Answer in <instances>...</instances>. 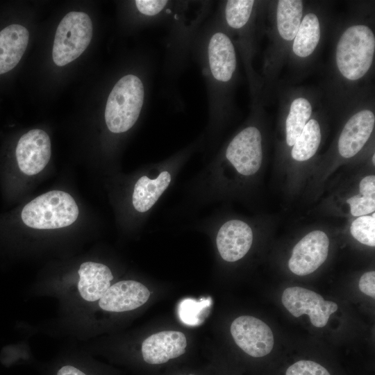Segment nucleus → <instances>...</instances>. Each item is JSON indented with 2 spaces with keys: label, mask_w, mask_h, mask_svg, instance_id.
Here are the masks:
<instances>
[{
  "label": "nucleus",
  "mask_w": 375,
  "mask_h": 375,
  "mask_svg": "<svg viewBox=\"0 0 375 375\" xmlns=\"http://www.w3.org/2000/svg\"><path fill=\"white\" fill-rule=\"evenodd\" d=\"M375 55L374 31L364 23H353L340 33L335 48L336 72L344 82L356 83L371 70Z\"/></svg>",
  "instance_id": "f257e3e1"
},
{
  "label": "nucleus",
  "mask_w": 375,
  "mask_h": 375,
  "mask_svg": "<svg viewBox=\"0 0 375 375\" xmlns=\"http://www.w3.org/2000/svg\"><path fill=\"white\" fill-rule=\"evenodd\" d=\"M304 12V4L300 0L276 1L272 41L264 64L267 81L272 83L277 76L288 51L299 27Z\"/></svg>",
  "instance_id": "f03ea898"
},
{
  "label": "nucleus",
  "mask_w": 375,
  "mask_h": 375,
  "mask_svg": "<svg viewBox=\"0 0 375 375\" xmlns=\"http://www.w3.org/2000/svg\"><path fill=\"white\" fill-rule=\"evenodd\" d=\"M144 100V87L136 75L122 76L110 92L105 108L107 128L114 133H124L136 123Z\"/></svg>",
  "instance_id": "7ed1b4c3"
},
{
  "label": "nucleus",
  "mask_w": 375,
  "mask_h": 375,
  "mask_svg": "<svg viewBox=\"0 0 375 375\" xmlns=\"http://www.w3.org/2000/svg\"><path fill=\"white\" fill-rule=\"evenodd\" d=\"M78 212V208L69 194L53 190L28 203L22 211L21 217L31 228L55 229L72 224Z\"/></svg>",
  "instance_id": "20e7f679"
},
{
  "label": "nucleus",
  "mask_w": 375,
  "mask_h": 375,
  "mask_svg": "<svg viewBox=\"0 0 375 375\" xmlns=\"http://www.w3.org/2000/svg\"><path fill=\"white\" fill-rule=\"evenodd\" d=\"M92 37V23L83 12H68L60 21L53 40L52 57L60 67L79 57L87 49Z\"/></svg>",
  "instance_id": "39448f33"
},
{
  "label": "nucleus",
  "mask_w": 375,
  "mask_h": 375,
  "mask_svg": "<svg viewBox=\"0 0 375 375\" xmlns=\"http://www.w3.org/2000/svg\"><path fill=\"white\" fill-rule=\"evenodd\" d=\"M210 79L217 90H226L233 83L237 71V54L230 35L217 30L210 35L206 51Z\"/></svg>",
  "instance_id": "423d86ee"
},
{
  "label": "nucleus",
  "mask_w": 375,
  "mask_h": 375,
  "mask_svg": "<svg viewBox=\"0 0 375 375\" xmlns=\"http://www.w3.org/2000/svg\"><path fill=\"white\" fill-rule=\"evenodd\" d=\"M281 301L292 315L299 317L308 315L311 324L317 328L325 326L331 315L338 308L335 302L326 301L320 294L301 287L286 288Z\"/></svg>",
  "instance_id": "0eeeda50"
},
{
  "label": "nucleus",
  "mask_w": 375,
  "mask_h": 375,
  "mask_svg": "<svg viewBox=\"0 0 375 375\" xmlns=\"http://www.w3.org/2000/svg\"><path fill=\"white\" fill-rule=\"evenodd\" d=\"M231 333L235 344L252 358L265 357L273 349L274 340L270 327L255 317H237L231 325Z\"/></svg>",
  "instance_id": "6e6552de"
},
{
  "label": "nucleus",
  "mask_w": 375,
  "mask_h": 375,
  "mask_svg": "<svg viewBox=\"0 0 375 375\" xmlns=\"http://www.w3.org/2000/svg\"><path fill=\"white\" fill-rule=\"evenodd\" d=\"M226 158L239 174L251 176L256 173L262 160L260 130L249 126L240 131L228 144Z\"/></svg>",
  "instance_id": "1a4fd4ad"
},
{
  "label": "nucleus",
  "mask_w": 375,
  "mask_h": 375,
  "mask_svg": "<svg viewBox=\"0 0 375 375\" xmlns=\"http://www.w3.org/2000/svg\"><path fill=\"white\" fill-rule=\"evenodd\" d=\"M328 247L329 240L324 232H310L294 247L288 261L289 269L298 276L312 273L326 260Z\"/></svg>",
  "instance_id": "9d476101"
},
{
  "label": "nucleus",
  "mask_w": 375,
  "mask_h": 375,
  "mask_svg": "<svg viewBox=\"0 0 375 375\" xmlns=\"http://www.w3.org/2000/svg\"><path fill=\"white\" fill-rule=\"evenodd\" d=\"M51 153L50 138L41 129H33L23 135L15 150L20 170L28 176L40 172L49 162Z\"/></svg>",
  "instance_id": "9b49d317"
},
{
  "label": "nucleus",
  "mask_w": 375,
  "mask_h": 375,
  "mask_svg": "<svg viewBox=\"0 0 375 375\" xmlns=\"http://www.w3.org/2000/svg\"><path fill=\"white\" fill-rule=\"evenodd\" d=\"M358 109L345 123L338 139V153L345 158L353 157L362 149L374 128L372 109L366 106Z\"/></svg>",
  "instance_id": "f8f14e48"
},
{
  "label": "nucleus",
  "mask_w": 375,
  "mask_h": 375,
  "mask_svg": "<svg viewBox=\"0 0 375 375\" xmlns=\"http://www.w3.org/2000/svg\"><path fill=\"white\" fill-rule=\"evenodd\" d=\"M253 242V232L244 222L231 219L219 229L216 244L221 257L227 262L242 258L249 251Z\"/></svg>",
  "instance_id": "ddd939ff"
},
{
  "label": "nucleus",
  "mask_w": 375,
  "mask_h": 375,
  "mask_svg": "<svg viewBox=\"0 0 375 375\" xmlns=\"http://www.w3.org/2000/svg\"><path fill=\"white\" fill-rule=\"evenodd\" d=\"M150 292L142 283L135 281H122L111 285L99 301V307L109 312H124L144 305Z\"/></svg>",
  "instance_id": "4468645a"
},
{
  "label": "nucleus",
  "mask_w": 375,
  "mask_h": 375,
  "mask_svg": "<svg viewBox=\"0 0 375 375\" xmlns=\"http://www.w3.org/2000/svg\"><path fill=\"white\" fill-rule=\"evenodd\" d=\"M185 335L180 331H164L152 334L142 344L143 360L150 365H160L185 353Z\"/></svg>",
  "instance_id": "2eb2a0df"
},
{
  "label": "nucleus",
  "mask_w": 375,
  "mask_h": 375,
  "mask_svg": "<svg viewBox=\"0 0 375 375\" xmlns=\"http://www.w3.org/2000/svg\"><path fill=\"white\" fill-rule=\"evenodd\" d=\"M78 273V292L88 301L99 300L110 287L113 279L112 274L106 265L94 262H83Z\"/></svg>",
  "instance_id": "dca6fc26"
},
{
  "label": "nucleus",
  "mask_w": 375,
  "mask_h": 375,
  "mask_svg": "<svg viewBox=\"0 0 375 375\" xmlns=\"http://www.w3.org/2000/svg\"><path fill=\"white\" fill-rule=\"evenodd\" d=\"M29 40L28 30L11 24L0 31V74L12 69L24 55Z\"/></svg>",
  "instance_id": "f3484780"
},
{
  "label": "nucleus",
  "mask_w": 375,
  "mask_h": 375,
  "mask_svg": "<svg viewBox=\"0 0 375 375\" xmlns=\"http://www.w3.org/2000/svg\"><path fill=\"white\" fill-rule=\"evenodd\" d=\"M322 33L319 15L313 11L303 14L290 49L294 59L297 62L309 59L319 46Z\"/></svg>",
  "instance_id": "a211bd4d"
},
{
  "label": "nucleus",
  "mask_w": 375,
  "mask_h": 375,
  "mask_svg": "<svg viewBox=\"0 0 375 375\" xmlns=\"http://www.w3.org/2000/svg\"><path fill=\"white\" fill-rule=\"evenodd\" d=\"M172 181L168 171L161 172L157 177L141 176L135 183L132 195L134 208L143 213L149 210L168 188Z\"/></svg>",
  "instance_id": "6ab92c4d"
},
{
  "label": "nucleus",
  "mask_w": 375,
  "mask_h": 375,
  "mask_svg": "<svg viewBox=\"0 0 375 375\" xmlns=\"http://www.w3.org/2000/svg\"><path fill=\"white\" fill-rule=\"evenodd\" d=\"M288 109L285 120V140L288 146L292 147L295 140L311 118L313 108L312 102L307 97L297 95L290 101Z\"/></svg>",
  "instance_id": "aec40b11"
},
{
  "label": "nucleus",
  "mask_w": 375,
  "mask_h": 375,
  "mask_svg": "<svg viewBox=\"0 0 375 375\" xmlns=\"http://www.w3.org/2000/svg\"><path fill=\"white\" fill-rule=\"evenodd\" d=\"M322 140V131L319 122L310 118L302 132L295 140L291 156L297 161H306L317 152Z\"/></svg>",
  "instance_id": "412c9836"
},
{
  "label": "nucleus",
  "mask_w": 375,
  "mask_h": 375,
  "mask_svg": "<svg viewBox=\"0 0 375 375\" xmlns=\"http://www.w3.org/2000/svg\"><path fill=\"white\" fill-rule=\"evenodd\" d=\"M360 194L347 199L353 216H363L374 212L375 210V176L369 175L360 182Z\"/></svg>",
  "instance_id": "4be33fe9"
},
{
  "label": "nucleus",
  "mask_w": 375,
  "mask_h": 375,
  "mask_svg": "<svg viewBox=\"0 0 375 375\" xmlns=\"http://www.w3.org/2000/svg\"><path fill=\"white\" fill-rule=\"evenodd\" d=\"M210 306V298H203L200 300L185 299L178 304V317L186 325L199 326L208 316Z\"/></svg>",
  "instance_id": "5701e85b"
},
{
  "label": "nucleus",
  "mask_w": 375,
  "mask_h": 375,
  "mask_svg": "<svg viewBox=\"0 0 375 375\" xmlns=\"http://www.w3.org/2000/svg\"><path fill=\"white\" fill-rule=\"evenodd\" d=\"M350 232L359 242L375 246V214L372 216L363 215L356 219L351 224Z\"/></svg>",
  "instance_id": "b1692460"
},
{
  "label": "nucleus",
  "mask_w": 375,
  "mask_h": 375,
  "mask_svg": "<svg viewBox=\"0 0 375 375\" xmlns=\"http://www.w3.org/2000/svg\"><path fill=\"white\" fill-rule=\"evenodd\" d=\"M283 375H333L323 364L315 360L301 359L287 367Z\"/></svg>",
  "instance_id": "393cba45"
},
{
  "label": "nucleus",
  "mask_w": 375,
  "mask_h": 375,
  "mask_svg": "<svg viewBox=\"0 0 375 375\" xmlns=\"http://www.w3.org/2000/svg\"><path fill=\"white\" fill-rule=\"evenodd\" d=\"M138 10L146 16H154L161 12L168 3L161 0H137L135 1Z\"/></svg>",
  "instance_id": "a878e982"
},
{
  "label": "nucleus",
  "mask_w": 375,
  "mask_h": 375,
  "mask_svg": "<svg viewBox=\"0 0 375 375\" xmlns=\"http://www.w3.org/2000/svg\"><path fill=\"white\" fill-rule=\"evenodd\" d=\"M359 289L364 294L375 297V272L364 273L359 281Z\"/></svg>",
  "instance_id": "bb28decb"
},
{
  "label": "nucleus",
  "mask_w": 375,
  "mask_h": 375,
  "mask_svg": "<svg viewBox=\"0 0 375 375\" xmlns=\"http://www.w3.org/2000/svg\"><path fill=\"white\" fill-rule=\"evenodd\" d=\"M55 375H89L76 365L66 364L60 366L56 372Z\"/></svg>",
  "instance_id": "cd10ccee"
},
{
  "label": "nucleus",
  "mask_w": 375,
  "mask_h": 375,
  "mask_svg": "<svg viewBox=\"0 0 375 375\" xmlns=\"http://www.w3.org/2000/svg\"><path fill=\"white\" fill-rule=\"evenodd\" d=\"M372 162H373V164L374 165L375 164V154L374 153L373 154V156H372Z\"/></svg>",
  "instance_id": "c85d7f7f"
},
{
  "label": "nucleus",
  "mask_w": 375,
  "mask_h": 375,
  "mask_svg": "<svg viewBox=\"0 0 375 375\" xmlns=\"http://www.w3.org/2000/svg\"><path fill=\"white\" fill-rule=\"evenodd\" d=\"M189 375H194V374H189Z\"/></svg>",
  "instance_id": "c756f323"
}]
</instances>
